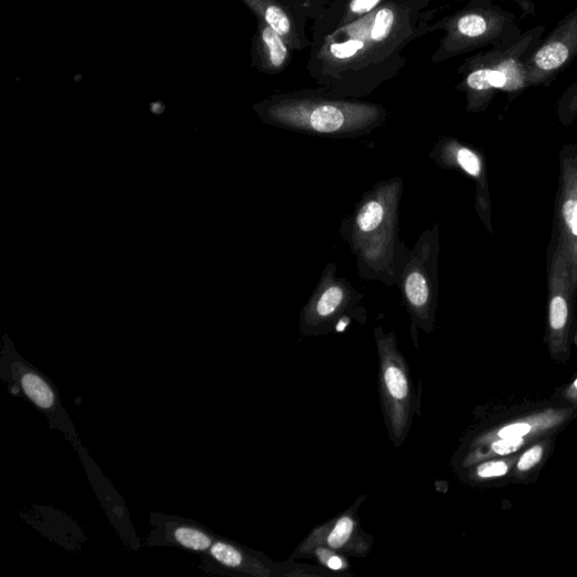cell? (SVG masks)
<instances>
[{"mask_svg": "<svg viewBox=\"0 0 577 577\" xmlns=\"http://www.w3.org/2000/svg\"><path fill=\"white\" fill-rule=\"evenodd\" d=\"M297 8L313 22L337 0H294Z\"/></svg>", "mask_w": 577, "mask_h": 577, "instance_id": "21", "label": "cell"}, {"mask_svg": "<svg viewBox=\"0 0 577 577\" xmlns=\"http://www.w3.org/2000/svg\"><path fill=\"white\" fill-rule=\"evenodd\" d=\"M532 427L526 423H518L499 431V437L502 439H517L524 438L530 432Z\"/></svg>", "mask_w": 577, "mask_h": 577, "instance_id": "23", "label": "cell"}, {"mask_svg": "<svg viewBox=\"0 0 577 577\" xmlns=\"http://www.w3.org/2000/svg\"><path fill=\"white\" fill-rule=\"evenodd\" d=\"M403 180L382 181L365 192L340 227L361 279L397 286L411 250L399 237Z\"/></svg>", "mask_w": 577, "mask_h": 577, "instance_id": "2", "label": "cell"}, {"mask_svg": "<svg viewBox=\"0 0 577 577\" xmlns=\"http://www.w3.org/2000/svg\"><path fill=\"white\" fill-rule=\"evenodd\" d=\"M382 357L384 395L396 435L403 433L409 414L411 387L403 360L396 347L394 334L385 335L376 331Z\"/></svg>", "mask_w": 577, "mask_h": 577, "instance_id": "10", "label": "cell"}, {"mask_svg": "<svg viewBox=\"0 0 577 577\" xmlns=\"http://www.w3.org/2000/svg\"><path fill=\"white\" fill-rule=\"evenodd\" d=\"M316 555L318 556L320 560L332 570H343L346 567V563L342 557L336 555L333 549L330 550L325 547H321L316 549Z\"/></svg>", "mask_w": 577, "mask_h": 577, "instance_id": "22", "label": "cell"}, {"mask_svg": "<svg viewBox=\"0 0 577 577\" xmlns=\"http://www.w3.org/2000/svg\"><path fill=\"white\" fill-rule=\"evenodd\" d=\"M388 0H337L314 21L312 34L331 32L373 13Z\"/></svg>", "mask_w": 577, "mask_h": 577, "instance_id": "15", "label": "cell"}, {"mask_svg": "<svg viewBox=\"0 0 577 577\" xmlns=\"http://www.w3.org/2000/svg\"><path fill=\"white\" fill-rule=\"evenodd\" d=\"M355 529V522L344 516L340 518L325 538V545L333 550L343 549L351 540Z\"/></svg>", "mask_w": 577, "mask_h": 577, "instance_id": "17", "label": "cell"}, {"mask_svg": "<svg viewBox=\"0 0 577 577\" xmlns=\"http://www.w3.org/2000/svg\"><path fill=\"white\" fill-rule=\"evenodd\" d=\"M294 51L272 28L260 21L255 58L260 70L267 75H281L291 65Z\"/></svg>", "mask_w": 577, "mask_h": 577, "instance_id": "14", "label": "cell"}, {"mask_svg": "<svg viewBox=\"0 0 577 577\" xmlns=\"http://www.w3.org/2000/svg\"><path fill=\"white\" fill-rule=\"evenodd\" d=\"M576 58L577 8L543 39L528 59V89L550 85Z\"/></svg>", "mask_w": 577, "mask_h": 577, "instance_id": "8", "label": "cell"}, {"mask_svg": "<svg viewBox=\"0 0 577 577\" xmlns=\"http://www.w3.org/2000/svg\"><path fill=\"white\" fill-rule=\"evenodd\" d=\"M557 113L565 125L570 124L577 117V82L571 84L560 97Z\"/></svg>", "mask_w": 577, "mask_h": 577, "instance_id": "18", "label": "cell"}, {"mask_svg": "<svg viewBox=\"0 0 577 577\" xmlns=\"http://www.w3.org/2000/svg\"><path fill=\"white\" fill-rule=\"evenodd\" d=\"M574 386L577 388V381L575 382Z\"/></svg>", "mask_w": 577, "mask_h": 577, "instance_id": "27", "label": "cell"}, {"mask_svg": "<svg viewBox=\"0 0 577 577\" xmlns=\"http://www.w3.org/2000/svg\"><path fill=\"white\" fill-rule=\"evenodd\" d=\"M543 456V448L537 446L527 452L519 462L518 468L520 470H528L539 463Z\"/></svg>", "mask_w": 577, "mask_h": 577, "instance_id": "26", "label": "cell"}, {"mask_svg": "<svg viewBox=\"0 0 577 577\" xmlns=\"http://www.w3.org/2000/svg\"><path fill=\"white\" fill-rule=\"evenodd\" d=\"M439 226L425 231L411 250L397 286L412 321L428 331L439 301Z\"/></svg>", "mask_w": 577, "mask_h": 577, "instance_id": "6", "label": "cell"}, {"mask_svg": "<svg viewBox=\"0 0 577 577\" xmlns=\"http://www.w3.org/2000/svg\"><path fill=\"white\" fill-rule=\"evenodd\" d=\"M558 202V244L569 264L574 292H577V144L563 151Z\"/></svg>", "mask_w": 577, "mask_h": 577, "instance_id": "9", "label": "cell"}, {"mask_svg": "<svg viewBox=\"0 0 577 577\" xmlns=\"http://www.w3.org/2000/svg\"><path fill=\"white\" fill-rule=\"evenodd\" d=\"M365 295L345 277L337 274V266L328 263L322 277L302 311L301 328L315 333L334 325L336 332H343L352 314L365 311L361 307Z\"/></svg>", "mask_w": 577, "mask_h": 577, "instance_id": "7", "label": "cell"}, {"mask_svg": "<svg viewBox=\"0 0 577 577\" xmlns=\"http://www.w3.org/2000/svg\"><path fill=\"white\" fill-rule=\"evenodd\" d=\"M26 394L40 407L50 408L54 402V395L49 386L38 376L28 374L22 379Z\"/></svg>", "mask_w": 577, "mask_h": 577, "instance_id": "16", "label": "cell"}, {"mask_svg": "<svg viewBox=\"0 0 577 577\" xmlns=\"http://www.w3.org/2000/svg\"><path fill=\"white\" fill-rule=\"evenodd\" d=\"M524 444L523 438L503 439L493 445V451L498 455H509L517 452Z\"/></svg>", "mask_w": 577, "mask_h": 577, "instance_id": "25", "label": "cell"}, {"mask_svg": "<svg viewBox=\"0 0 577 577\" xmlns=\"http://www.w3.org/2000/svg\"><path fill=\"white\" fill-rule=\"evenodd\" d=\"M574 292L569 264L564 249L558 244L549 266V323L553 331H563L569 320Z\"/></svg>", "mask_w": 577, "mask_h": 577, "instance_id": "13", "label": "cell"}, {"mask_svg": "<svg viewBox=\"0 0 577 577\" xmlns=\"http://www.w3.org/2000/svg\"><path fill=\"white\" fill-rule=\"evenodd\" d=\"M433 0H388L344 28L312 34L307 72L332 95L364 100L396 79L407 64L405 49L429 34Z\"/></svg>", "mask_w": 577, "mask_h": 577, "instance_id": "1", "label": "cell"}, {"mask_svg": "<svg viewBox=\"0 0 577 577\" xmlns=\"http://www.w3.org/2000/svg\"><path fill=\"white\" fill-rule=\"evenodd\" d=\"M255 111L269 125L331 139L368 135L389 118L384 105L335 97L321 88L273 94L260 102Z\"/></svg>", "mask_w": 577, "mask_h": 577, "instance_id": "3", "label": "cell"}, {"mask_svg": "<svg viewBox=\"0 0 577 577\" xmlns=\"http://www.w3.org/2000/svg\"><path fill=\"white\" fill-rule=\"evenodd\" d=\"M175 537L180 544L194 550H204L211 544L204 534L188 528L176 530Z\"/></svg>", "mask_w": 577, "mask_h": 577, "instance_id": "19", "label": "cell"}, {"mask_svg": "<svg viewBox=\"0 0 577 577\" xmlns=\"http://www.w3.org/2000/svg\"><path fill=\"white\" fill-rule=\"evenodd\" d=\"M508 473V466L500 462L483 464L478 467V475L483 478L502 476Z\"/></svg>", "mask_w": 577, "mask_h": 577, "instance_id": "24", "label": "cell"}, {"mask_svg": "<svg viewBox=\"0 0 577 577\" xmlns=\"http://www.w3.org/2000/svg\"><path fill=\"white\" fill-rule=\"evenodd\" d=\"M545 32V27H536L509 44L478 51L464 60L458 68L462 80L455 89L465 94L467 112H484L497 93L515 99L528 90L527 61Z\"/></svg>", "mask_w": 577, "mask_h": 577, "instance_id": "4", "label": "cell"}, {"mask_svg": "<svg viewBox=\"0 0 577 577\" xmlns=\"http://www.w3.org/2000/svg\"><path fill=\"white\" fill-rule=\"evenodd\" d=\"M211 553L216 560L231 567H239L243 563L242 554L234 547L223 543H216L211 548Z\"/></svg>", "mask_w": 577, "mask_h": 577, "instance_id": "20", "label": "cell"}, {"mask_svg": "<svg viewBox=\"0 0 577 577\" xmlns=\"http://www.w3.org/2000/svg\"><path fill=\"white\" fill-rule=\"evenodd\" d=\"M429 159L442 169H458L477 184L476 204L482 221L489 222V196L485 166L480 155L455 138H441L433 146Z\"/></svg>", "mask_w": 577, "mask_h": 577, "instance_id": "11", "label": "cell"}, {"mask_svg": "<svg viewBox=\"0 0 577 577\" xmlns=\"http://www.w3.org/2000/svg\"><path fill=\"white\" fill-rule=\"evenodd\" d=\"M260 21L272 28L296 51L312 45L307 36L308 18L297 8L294 0H245Z\"/></svg>", "mask_w": 577, "mask_h": 577, "instance_id": "12", "label": "cell"}, {"mask_svg": "<svg viewBox=\"0 0 577 577\" xmlns=\"http://www.w3.org/2000/svg\"><path fill=\"white\" fill-rule=\"evenodd\" d=\"M499 0H469L453 16L432 23L431 33L445 31L432 62L443 63L484 48L516 41L523 33L515 11L498 4Z\"/></svg>", "mask_w": 577, "mask_h": 577, "instance_id": "5", "label": "cell"}]
</instances>
